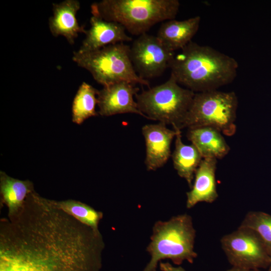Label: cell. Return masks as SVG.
Segmentation results:
<instances>
[{
  "mask_svg": "<svg viewBox=\"0 0 271 271\" xmlns=\"http://www.w3.org/2000/svg\"><path fill=\"white\" fill-rule=\"evenodd\" d=\"M99 231L36 192L0 225V271H100Z\"/></svg>",
  "mask_w": 271,
  "mask_h": 271,
  "instance_id": "obj_1",
  "label": "cell"
},
{
  "mask_svg": "<svg viewBox=\"0 0 271 271\" xmlns=\"http://www.w3.org/2000/svg\"><path fill=\"white\" fill-rule=\"evenodd\" d=\"M238 67L233 58L192 41L175 55L170 66L178 84L195 93L217 90L231 83Z\"/></svg>",
  "mask_w": 271,
  "mask_h": 271,
  "instance_id": "obj_2",
  "label": "cell"
},
{
  "mask_svg": "<svg viewBox=\"0 0 271 271\" xmlns=\"http://www.w3.org/2000/svg\"><path fill=\"white\" fill-rule=\"evenodd\" d=\"M178 0H102L91 6L92 16L122 25L133 35L140 36L160 22L174 19Z\"/></svg>",
  "mask_w": 271,
  "mask_h": 271,
  "instance_id": "obj_3",
  "label": "cell"
},
{
  "mask_svg": "<svg viewBox=\"0 0 271 271\" xmlns=\"http://www.w3.org/2000/svg\"><path fill=\"white\" fill-rule=\"evenodd\" d=\"M195 237L192 218L187 214L157 221L147 248L151 259L143 271H157L158 262L165 259H171L177 265L184 260L193 263L197 257L194 251Z\"/></svg>",
  "mask_w": 271,
  "mask_h": 271,
  "instance_id": "obj_4",
  "label": "cell"
},
{
  "mask_svg": "<svg viewBox=\"0 0 271 271\" xmlns=\"http://www.w3.org/2000/svg\"><path fill=\"white\" fill-rule=\"evenodd\" d=\"M195 93L180 86L171 74L164 83L143 90L135 97L139 110L147 119L181 130Z\"/></svg>",
  "mask_w": 271,
  "mask_h": 271,
  "instance_id": "obj_5",
  "label": "cell"
},
{
  "mask_svg": "<svg viewBox=\"0 0 271 271\" xmlns=\"http://www.w3.org/2000/svg\"><path fill=\"white\" fill-rule=\"evenodd\" d=\"M72 59L78 66L88 71L103 87L127 81L150 88L149 81L142 78L136 72L130 57V47L123 43L92 51H75Z\"/></svg>",
  "mask_w": 271,
  "mask_h": 271,
  "instance_id": "obj_6",
  "label": "cell"
},
{
  "mask_svg": "<svg viewBox=\"0 0 271 271\" xmlns=\"http://www.w3.org/2000/svg\"><path fill=\"white\" fill-rule=\"evenodd\" d=\"M238 99L234 92L217 90L195 93L183 128L210 126L227 136L236 130Z\"/></svg>",
  "mask_w": 271,
  "mask_h": 271,
  "instance_id": "obj_7",
  "label": "cell"
},
{
  "mask_svg": "<svg viewBox=\"0 0 271 271\" xmlns=\"http://www.w3.org/2000/svg\"><path fill=\"white\" fill-rule=\"evenodd\" d=\"M221 247L232 266L258 269L270 264V253L258 235L253 230L239 227L223 236Z\"/></svg>",
  "mask_w": 271,
  "mask_h": 271,
  "instance_id": "obj_8",
  "label": "cell"
},
{
  "mask_svg": "<svg viewBox=\"0 0 271 271\" xmlns=\"http://www.w3.org/2000/svg\"><path fill=\"white\" fill-rule=\"evenodd\" d=\"M175 53L167 48L157 36L143 34L130 47V57L138 75L144 79L162 75L170 68Z\"/></svg>",
  "mask_w": 271,
  "mask_h": 271,
  "instance_id": "obj_9",
  "label": "cell"
},
{
  "mask_svg": "<svg viewBox=\"0 0 271 271\" xmlns=\"http://www.w3.org/2000/svg\"><path fill=\"white\" fill-rule=\"evenodd\" d=\"M136 84L120 81L104 86L97 95L98 113L111 116L122 113H136L147 118L139 109L133 96L139 91Z\"/></svg>",
  "mask_w": 271,
  "mask_h": 271,
  "instance_id": "obj_10",
  "label": "cell"
},
{
  "mask_svg": "<svg viewBox=\"0 0 271 271\" xmlns=\"http://www.w3.org/2000/svg\"><path fill=\"white\" fill-rule=\"evenodd\" d=\"M179 129H170L162 122L142 127L146 146L145 164L148 171L163 167L171 156V145Z\"/></svg>",
  "mask_w": 271,
  "mask_h": 271,
  "instance_id": "obj_11",
  "label": "cell"
},
{
  "mask_svg": "<svg viewBox=\"0 0 271 271\" xmlns=\"http://www.w3.org/2000/svg\"><path fill=\"white\" fill-rule=\"evenodd\" d=\"M90 24V28L86 30L85 38L78 50L80 52L92 51L110 45L132 41L131 37L126 34L124 27L119 23L92 16Z\"/></svg>",
  "mask_w": 271,
  "mask_h": 271,
  "instance_id": "obj_12",
  "label": "cell"
},
{
  "mask_svg": "<svg viewBox=\"0 0 271 271\" xmlns=\"http://www.w3.org/2000/svg\"><path fill=\"white\" fill-rule=\"evenodd\" d=\"M53 16L49 20V27L54 37L63 36L68 42L74 44L79 33L85 34L86 30L79 25L76 14L80 8L77 0H65L53 4Z\"/></svg>",
  "mask_w": 271,
  "mask_h": 271,
  "instance_id": "obj_13",
  "label": "cell"
},
{
  "mask_svg": "<svg viewBox=\"0 0 271 271\" xmlns=\"http://www.w3.org/2000/svg\"><path fill=\"white\" fill-rule=\"evenodd\" d=\"M217 159L203 158L194 176L190 191L187 192L186 207L190 209L199 202L212 203L218 197L215 173Z\"/></svg>",
  "mask_w": 271,
  "mask_h": 271,
  "instance_id": "obj_14",
  "label": "cell"
},
{
  "mask_svg": "<svg viewBox=\"0 0 271 271\" xmlns=\"http://www.w3.org/2000/svg\"><path fill=\"white\" fill-rule=\"evenodd\" d=\"M200 21L199 16L183 21H166L161 25L157 37L170 50H182L191 42L199 29Z\"/></svg>",
  "mask_w": 271,
  "mask_h": 271,
  "instance_id": "obj_15",
  "label": "cell"
},
{
  "mask_svg": "<svg viewBox=\"0 0 271 271\" xmlns=\"http://www.w3.org/2000/svg\"><path fill=\"white\" fill-rule=\"evenodd\" d=\"M187 137L203 158L221 159L230 151L222 133L210 126L188 128Z\"/></svg>",
  "mask_w": 271,
  "mask_h": 271,
  "instance_id": "obj_16",
  "label": "cell"
},
{
  "mask_svg": "<svg viewBox=\"0 0 271 271\" xmlns=\"http://www.w3.org/2000/svg\"><path fill=\"white\" fill-rule=\"evenodd\" d=\"M175 138V148L172 155L173 165L179 176L185 179L191 188L195 172L203 158L193 145L183 143L181 130Z\"/></svg>",
  "mask_w": 271,
  "mask_h": 271,
  "instance_id": "obj_17",
  "label": "cell"
},
{
  "mask_svg": "<svg viewBox=\"0 0 271 271\" xmlns=\"http://www.w3.org/2000/svg\"><path fill=\"white\" fill-rule=\"evenodd\" d=\"M0 189L3 200L8 208V216L15 213L23 205L29 194L34 191L29 180H20L0 172Z\"/></svg>",
  "mask_w": 271,
  "mask_h": 271,
  "instance_id": "obj_18",
  "label": "cell"
},
{
  "mask_svg": "<svg viewBox=\"0 0 271 271\" xmlns=\"http://www.w3.org/2000/svg\"><path fill=\"white\" fill-rule=\"evenodd\" d=\"M99 90L83 82L74 98L72 106V121L80 124L86 119L97 115L96 105Z\"/></svg>",
  "mask_w": 271,
  "mask_h": 271,
  "instance_id": "obj_19",
  "label": "cell"
},
{
  "mask_svg": "<svg viewBox=\"0 0 271 271\" xmlns=\"http://www.w3.org/2000/svg\"><path fill=\"white\" fill-rule=\"evenodd\" d=\"M52 201L59 208L95 231H99L98 224L103 216L101 212L97 211L90 206L75 200Z\"/></svg>",
  "mask_w": 271,
  "mask_h": 271,
  "instance_id": "obj_20",
  "label": "cell"
},
{
  "mask_svg": "<svg viewBox=\"0 0 271 271\" xmlns=\"http://www.w3.org/2000/svg\"><path fill=\"white\" fill-rule=\"evenodd\" d=\"M239 227L255 232L262 240L271 255V215L260 211L247 213Z\"/></svg>",
  "mask_w": 271,
  "mask_h": 271,
  "instance_id": "obj_21",
  "label": "cell"
},
{
  "mask_svg": "<svg viewBox=\"0 0 271 271\" xmlns=\"http://www.w3.org/2000/svg\"><path fill=\"white\" fill-rule=\"evenodd\" d=\"M159 266L162 271H186L182 267L180 266H174L169 262H164L160 261Z\"/></svg>",
  "mask_w": 271,
  "mask_h": 271,
  "instance_id": "obj_22",
  "label": "cell"
},
{
  "mask_svg": "<svg viewBox=\"0 0 271 271\" xmlns=\"http://www.w3.org/2000/svg\"><path fill=\"white\" fill-rule=\"evenodd\" d=\"M227 271H259V270L258 269H247L232 266Z\"/></svg>",
  "mask_w": 271,
  "mask_h": 271,
  "instance_id": "obj_23",
  "label": "cell"
},
{
  "mask_svg": "<svg viewBox=\"0 0 271 271\" xmlns=\"http://www.w3.org/2000/svg\"><path fill=\"white\" fill-rule=\"evenodd\" d=\"M270 269L269 270V271H271V255H270Z\"/></svg>",
  "mask_w": 271,
  "mask_h": 271,
  "instance_id": "obj_24",
  "label": "cell"
}]
</instances>
